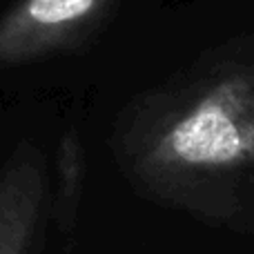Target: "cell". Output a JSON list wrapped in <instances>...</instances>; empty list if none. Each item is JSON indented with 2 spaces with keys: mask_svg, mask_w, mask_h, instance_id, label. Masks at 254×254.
Returning a JSON list of instances; mask_svg holds the SVG:
<instances>
[{
  "mask_svg": "<svg viewBox=\"0 0 254 254\" xmlns=\"http://www.w3.org/2000/svg\"><path fill=\"white\" fill-rule=\"evenodd\" d=\"M254 145L239 92L225 89L205 98L179 121L163 140V152L185 165H225L243 158Z\"/></svg>",
  "mask_w": 254,
  "mask_h": 254,
  "instance_id": "6da1fadb",
  "label": "cell"
},
{
  "mask_svg": "<svg viewBox=\"0 0 254 254\" xmlns=\"http://www.w3.org/2000/svg\"><path fill=\"white\" fill-rule=\"evenodd\" d=\"M103 0H20L0 18V63L34 58L63 45Z\"/></svg>",
  "mask_w": 254,
  "mask_h": 254,
  "instance_id": "3957f363",
  "label": "cell"
},
{
  "mask_svg": "<svg viewBox=\"0 0 254 254\" xmlns=\"http://www.w3.org/2000/svg\"><path fill=\"white\" fill-rule=\"evenodd\" d=\"M47 203L40 154L20 145L0 170V254H36Z\"/></svg>",
  "mask_w": 254,
  "mask_h": 254,
  "instance_id": "7a4b0ae2",
  "label": "cell"
}]
</instances>
